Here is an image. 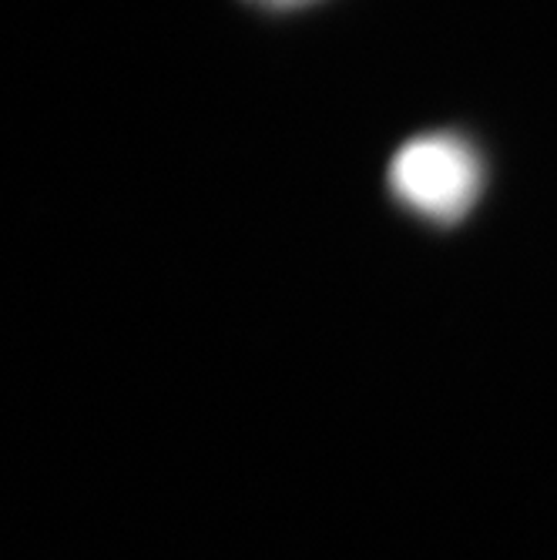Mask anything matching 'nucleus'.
Masks as SVG:
<instances>
[{"instance_id":"f257e3e1","label":"nucleus","mask_w":557,"mask_h":560,"mask_svg":"<svg viewBox=\"0 0 557 560\" xmlns=\"http://www.w3.org/2000/svg\"><path fill=\"white\" fill-rule=\"evenodd\" d=\"M390 188L399 206L427 222L457 225L484 191V162L477 148L450 131L407 141L390 165Z\"/></svg>"},{"instance_id":"f03ea898","label":"nucleus","mask_w":557,"mask_h":560,"mask_svg":"<svg viewBox=\"0 0 557 560\" xmlns=\"http://www.w3.org/2000/svg\"><path fill=\"white\" fill-rule=\"evenodd\" d=\"M263 8H272V11H292V8H306L313 0H256Z\"/></svg>"}]
</instances>
